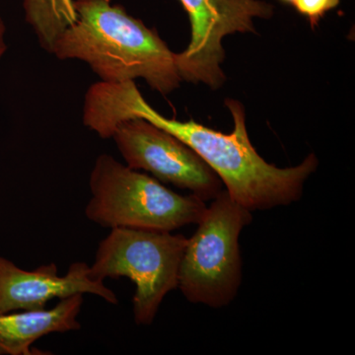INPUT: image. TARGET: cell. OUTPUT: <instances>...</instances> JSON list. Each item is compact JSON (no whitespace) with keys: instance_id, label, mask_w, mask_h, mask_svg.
<instances>
[{"instance_id":"obj_7","label":"cell","mask_w":355,"mask_h":355,"mask_svg":"<svg viewBox=\"0 0 355 355\" xmlns=\"http://www.w3.org/2000/svg\"><path fill=\"white\" fill-rule=\"evenodd\" d=\"M112 139L132 169L151 173L158 181L191 191L203 202L222 191L221 180L197 153L144 119L123 121Z\"/></svg>"},{"instance_id":"obj_11","label":"cell","mask_w":355,"mask_h":355,"mask_svg":"<svg viewBox=\"0 0 355 355\" xmlns=\"http://www.w3.org/2000/svg\"><path fill=\"white\" fill-rule=\"evenodd\" d=\"M340 1L342 0H294L292 6L309 20L311 27L314 29L327 13L340 6Z\"/></svg>"},{"instance_id":"obj_8","label":"cell","mask_w":355,"mask_h":355,"mask_svg":"<svg viewBox=\"0 0 355 355\" xmlns=\"http://www.w3.org/2000/svg\"><path fill=\"white\" fill-rule=\"evenodd\" d=\"M90 293L109 304L119 303L116 293L91 277L86 263L70 265L67 275L60 277L55 263L25 270L0 257V314L21 310L44 309L53 299H64L76 294Z\"/></svg>"},{"instance_id":"obj_10","label":"cell","mask_w":355,"mask_h":355,"mask_svg":"<svg viewBox=\"0 0 355 355\" xmlns=\"http://www.w3.org/2000/svg\"><path fill=\"white\" fill-rule=\"evenodd\" d=\"M74 0H23L26 22L40 44L50 53L55 40L76 22Z\"/></svg>"},{"instance_id":"obj_6","label":"cell","mask_w":355,"mask_h":355,"mask_svg":"<svg viewBox=\"0 0 355 355\" xmlns=\"http://www.w3.org/2000/svg\"><path fill=\"white\" fill-rule=\"evenodd\" d=\"M188 13L191 39L183 53H176L182 80L220 87L225 76L222 40L236 32L256 33L253 19H268L273 6L263 0H180Z\"/></svg>"},{"instance_id":"obj_9","label":"cell","mask_w":355,"mask_h":355,"mask_svg":"<svg viewBox=\"0 0 355 355\" xmlns=\"http://www.w3.org/2000/svg\"><path fill=\"white\" fill-rule=\"evenodd\" d=\"M83 294L60 299L51 309L21 310L0 314V355H31V345L53 333L78 331Z\"/></svg>"},{"instance_id":"obj_4","label":"cell","mask_w":355,"mask_h":355,"mask_svg":"<svg viewBox=\"0 0 355 355\" xmlns=\"http://www.w3.org/2000/svg\"><path fill=\"white\" fill-rule=\"evenodd\" d=\"M253 220L251 210L222 191L188 239L179 272L187 300L212 308L234 300L242 282L239 237Z\"/></svg>"},{"instance_id":"obj_3","label":"cell","mask_w":355,"mask_h":355,"mask_svg":"<svg viewBox=\"0 0 355 355\" xmlns=\"http://www.w3.org/2000/svg\"><path fill=\"white\" fill-rule=\"evenodd\" d=\"M89 188L86 217L105 228L172 232L198 224L207 209L197 196L179 195L109 154L96 159Z\"/></svg>"},{"instance_id":"obj_2","label":"cell","mask_w":355,"mask_h":355,"mask_svg":"<svg viewBox=\"0 0 355 355\" xmlns=\"http://www.w3.org/2000/svg\"><path fill=\"white\" fill-rule=\"evenodd\" d=\"M76 20L55 40L50 53L90 67L100 81L125 83L142 78L167 95L179 88L176 53L155 29L111 0H74Z\"/></svg>"},{"instance_id":"obj_1","label":"cell","mask_w":355,"mask_h":355,"mask_svg":"<svg viewBox=\"0 0 355 355\" xmlns=\"http://www.w3.org/2000/svg\"><path fill=\"white\" fill-rule=\"evenodd\" d=\"M234 128L222 133L197 121L168 119L144 99L135 81L107 83L98 81L86 92L83 125L103 139H112L123 121L141 118L190 146L216 173L231 198L254 211L288 205L303 195L308 178L319 161L311 153L295 167L277 168L259 155L250 141L244 107L236 100H225Z\"/></svg>"},{"instance_id":"obj_5","label":"cell","mask_w":355,"mask_h":355,"mask_svg":"<svg viewBox=\"0 0 355 355\" xmlns=\"http://www.w3.org/2000/svg\"><path fill=\"white\" fill-rule=\"evenodd\" d=\"M188 239L168 231L113 228L100 242L93 279L128 277L135 284L133 317L135 323H153L163 299L179 287V272Z\"/></svg>"},{"instance_id":"obj_13","label":"cell","mask_w":355,"mask_h":355,"mask_svg":"<svg viewBox=\"0 0 355 355\" xmlns=\"http://www.w3.org/2000/svg\"><path fill=\"white\" fill-rule=\"evenodd\" d=\"M279 1H282V3L291 4V6H292V3H293L294 0H279Z\"/></svg>"},{"instance_id":"obj_12","label":"cell","mask_w":355,"mask_h":355,"mask_svg":"<svg viewBox=\"0 0 355 355\" xmlns=\"http://www.w3.org/2000/svg\"><path fill=\"white\" fill-rule=\"evenodd\" d=\"M6 26L3 18L0 15V60L3 57L7 51V44L6 40Z\"/></svg>"}]
</instances>
